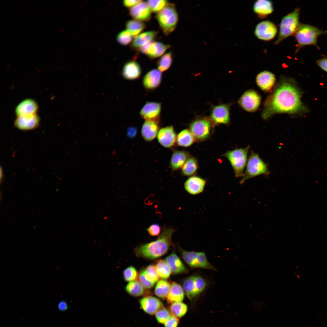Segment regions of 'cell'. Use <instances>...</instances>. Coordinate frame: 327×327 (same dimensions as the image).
<instances>
[{"label":"cell","mask_w":327,"mask_h":327,"mask_svg":"<svg viewBox=\"0 0 327 327\" xmlns=\"http://www.w3.org/2000/svg\"><path fill=\"white\" fill-rule=\"evenodd\" d=\"M301 97L300 91L293 80L282 79L265 101L262 117L267 120L275 114L298 112L303 107Z\"/></svg>","instance_id":"1"},{"label":"cell","mask_w":327,"mask_h":327,"mask_svg":"<svg viewBox=\"0 0 327 327\" xmlns=\"http://www.w3.org/2000/svg\"><path fill=\"white\" fill-rule=\"evenodd\" d=\"M175 231L172 228H164L157 239L137 247L135 250L136 255L149 259L163 255L172 245L171 238Z\"/></svg>","instance_id":"2"},{"label":"cell","mask_w":327,"mask_h":327,"mask_svg":"<svg viewBox=\"0 0 327 327\" xmlns=\"http://www.w3.org/2000/svg\"><path fill=\"white\" fill-rule=\"evenodd\" d=\"M267 165L257 153L251 151L248 159L245 171L240 183H243L246 181L253 177L262 175L269 174Z\"/></svg>","instance_id":"3"},{"label":"cell","mask_w":327,"mask_h":327,"mask_svg":"<svg viewBox=\"0 0 327 327\" xmlns=\"http://www.w3.org/2000/svg\"><path fill=\"white\" fill-rule=\"evenodd\" d=\"M156 18L165 35L169 34L175 29L178 20L175 5L168 3L157 13Z\"/></svg>","instance_id":"4"},{"label":"cell","mask_w":327,"mask_h":327,"mask_svg":"<svg viewBox=\"0 0 327 327\" xmlns=\"http://www.w3.org/2000/svg\"><path fill=\"white\" fill-rule=\"evenodd\" d=\"M299 14V9L296 8L282 18L280 25L279 35L275 44L277 45L287 37L294 35L300 24Z\"/></svg>","instance_id":"5"},{"label":"cell","mask_w":327,"mask_h":327,"mask_svg":"<svg viewBox=\"0 0 327 327\" xmlns=\"http://www.w3.org/2000/svg\"><path fill=\"white\" fill-rule=\"evenodd\" d=\"M250 148L248 145L243 148H236L229 150L222 156L230 161L234 171L235 177H243L247 161V156Z\"/></svg>","instance_id":"6"},{"label":"cell","mask_w":327,"mask_h":327,"mask_svg":"<svg viewBox=\"0 0 327 327\" xmlns=\"http://www.w3.org/2000/svg\"><path fill=\"white\" fill-rule=\"evenodd\" d=\"M326 32L311 25L300 24L294 34L298 44L297 50L304 46L316 45L318 37Z\"/></svg>","instance_id":"7"},{"label":"cell","mask_w":327,"mask_h":327,"mask_svg":"<svg viewBox=\"0 0 327 327\" xmlns=\"http://www.w3.org/2000/svg\"><path fill=\"white\" fill-rule=\"evenodd\" d=\"M261 100V96L257 92L250 89L243 94L238 101V103L246 111L253 112L258 109Z\"/></svg>","instance_id":"8"},{"label":"cell","mask_w":327,"mask_h":327,"mask_svg":"<svg viewBox=\"0 0 327 327\" xmlns=\"http://www.w3.org/2000/svg\"><path fill=\"white\" fill-rule=\"evenodd\" d=\"M190 131L195 140H204L209 137L211 129L210 121L206 119H200L193 121L190 126Z\"/></svg>","instance_id":"9"},{"label":"cell","mask_w":327,"mask_h":327,"mask_svg":"<svg viewBox=\"0 0 327 327\" xmlns=\"http://www.w3.org/2000/svg\"><path fill=\"white\" fill-rule=\"evenodd\" d=\"M277 32L276 25L268 21H263L258 24L254 31L255 34L258 38L265 41L273 39Z\"/></svg>","instance_id":"10"},{"label":"cell","mask_w":327,"mask_h":327,"mask_svg":"<svg viewBox=\"0 0 327 327\" xmlns=\"http://www.w3.org/2000/svg\"><path fill=\"white\" fill-rule=\"evenodd\" d=\"M177 137L172 126L162 128L159 130L157 135L159 143L165 148L173 147L176 141Z\"/></svg>","instance_id":"11"},{"label":"cell","mask_w":327,"mask_h":327,"mask_svg":"<svg viewBox=\"0 0 327 327\" xmlns=\"http://www.w3.org/2000/svg\"><path fill=\"white\" fill-rule=\"evenodd\" d=\"M161 110V104L156 102H147L141 110L140 114L146 120L158 122Z\"/></svg>","instance_id":"12"},{"label":"cell","mask_w":327,"mask_h":327,"mask_svg":"<svg viewBox=\"0 0 327 327\" xmlns=\"http://www.w3.org/2000/svg\"><path fill=\"white\" fill-rule=\"evenodd\" d=\"M151 12L147 2L143 1L129 10L130 16L135 20L141 21H148L151 18Z\"/></svg>","instance_id":"13"},{"label":"cell","mask_w":327,"mask_h":327,"mask_svg":"<svg viewBox=\"0 0 327 327\" xmlns=\"http://www.w3.org/2000/svg\"><path fill=\"white\" fill-rule=\"evenodd\" d=\"M141 308L146 313L153 315L164 307L162 302L158 299L152 296H147L141 299L140 302Z\"/></svg>","instance_id":"14"},{"label":"cell","mask_w":327,"mask_h":327,"mask_svg":"<svg viewBox=\"0 0 327 327\" xmlns=\"http://www.w3.org/2000/svg\"><path fill=\"white\" fill-rule=\"evenodd\" d=\"M206 183L205 180L203 178L197 176H192L185 181L184 187L189 193L197 195L203 192Z\"/></svg>","instance_id":"15"},{"label":"cell","mask_w":327,"mask_h":327,"mask_svg":"<svg viewBox=\"0 0 327 327\" xmlns=\"http://www.w3.org/2000/svg\"><path fill=\"white\" fill-rule=\"evenodd\" d=\"M39 122V117L36 114L17 117L15 125L20 130H30L36 128L38 125Z\"/></svg>","instance_id":"16"},{"label":"cell","mask_w":327,"mask_h":327,"mask_svg":"<svg viewBox=\"0 0 327 327\" xmlns=\"http://www.w3.org/2000/svg\"><path fill=\"white\" fill-rule=\"evenodd\" d=\"M211 118L215 124H228L230 121L229 107L225 104L215 106L212 110Z\"/></svg>","instance_id":"17"},{"label":"cell","mask_w":327,"mask_h":327,"mask_svg":"<svg viewBox=\"0 0 327 327\" xmlns=\"http://www.w3.org/2000/svg\"><path fill=\"white\" fill-rule=\"evenodd\" d=\"M276 80L275 75L268 71L261 72L257 75L256 78L257 85L265 92L269 91L273 87Z\"/></svg>","instance_id":"18"},{"label":"cell","mask_w":327,"mask_h":327,"mask_svg":"<svg viewBox=\"0 0 327 327\" xmlns=\"http://www.w3.org/2000/svg\"><path fill=\"white\" fill-rule=\"evenodd\" d=\"M38 105L33 100L27 99L21 102L15 109L17 117L33 115L36 114Z\"/></svg>","instance_id":"19"},{"label":"cell","mask_w":327,"mask_h":327,"mask_svg":"<svg viewBox=\"0 0 327 327\" xmlns=\"http://www.w3.org/2000/svg\"><path fill=\"white\" fill-rule=\"evenodd\" d=\"M162 73L157 69L152 70L147 72L144 77L143 83L147 89L154 90L160 84L162 79Z\"/></svg>","instance_id":"20"},{"label":"cell","mask_w":327,"mask_h":327,"mask_svg":"<svg viewBox=\"0 0 327 327\" xmlns=\"http://www.w3.org/2000/svg\"><path fill=\"white\" fill-rule=\"evenodd\" d=\"M158 122L151 120H146L144 122L141 128V134L145 141H150L156 138L159 131Z\"/></svg>","instance_id":"21"},{"label":"cell","mask_w":327,"mask_h":327,"mask_svg":"<svg viewBox=\"0 0 327 327\" xmlns=\"http://www.w3.org/2000/svg\"><path fill=\"white\" fill-rule=\"evenodd\" d=\"M141 73L140 67L134 61H130L124 65L122 71L124 77L128 80H134L140 77Z\"/></svg>","instance_id":"22"},{"label":"cell","mask_w":327,"mask_h":327,"mask_svg":"<svg viewBox=\"0 0 327 327\" xmlns=\"http://www.w3.org/2000/svg\"><path fill=\"white\" fill-rule=\"evenodd\" d=\"M189 153L184 150H176L173 153L170 166L171 170L176 171L181 168L190 157Z\"/></svg>","instance_id":"23"},{"label":"cell","mask_w":327,"mask_h":327,"mask_svg":"<svg viewBox=\"0 0 327 327\" xmlns=\"http://www.w3.org/2000/svg\"><path fill=\"white\" fill-rule=\"evenodd\" d=\"M165 260L170 267L171 272L174 274L186 273L187 270L178 256L172 253L167 256Z\"/></svg>","instance_id":"24"},{"label":"cell","mask_w":327,"mask_h":327,"mask_svg":"<svg viewBox=\"0 0 327 327\" xmlns=\"http://www.w3.org/2000/svg\"><path fill=\"white\" fill-rule=\"evenodd\" d=\"M253 10L259 18H264L273 10L272 2L268 0H258L254 3Z\"/></svg>","instance_id":"25"},{"label":"cell","mask_w":327,"mask_h":327,"mask_svg":"<svg viewBox=\"0 0 327 327\" xmlns=\"http://www.w3.org/2000/svg\"><path fill=\"white\" fill-rule=\"evenodd\" d=\"M157 32L150 31L140 34L134 40L131 45V48L134 50H138L148 42L153 40L157 36Z\"/></svg>","instance_id":"26"},{"label":"cell","mask_w":327,"mask_h":327,"mask_svg":"<svg viewBox=\"0 0 327 327\" xmlns=\"http://www.w3.org/2000/svg\"><path fill=\"white\" fill-rule=\"evenodd\" d=\"M170 47L169 45L160 42H154L153 40L149 46L146 54L150 59L155 58L163 55Z\"/></svg>","instance_id":"27"},{"label":"cell","mask_w":327,"mask_h":327,"mask_svg":"<svg viewBox=\"0 0 327 327\" xmlns=\"http://www.w3.org/2000/svg\"><path fill=\"white\" fill-rule=\"evenodd\" d=\"M183 288L178 283L173 282L171 284L169 292L167 297L168 303L172 304L176 302H181L184 297Z\"/></svg>","instance_id":"28"},{"label":"cell","mask_w":327,"mask_h":327,"mask_svg":"<svg viewBox=\"0 0 327 327\" xmlns=\"http://www.w3.org/2000/svg\"><path fill=\"white\" fill-rule=\"evenodd\" d=\"M195 140L190 131L185 129L182 130L177 135L176 142L178 146L187 147L192 145Z\"/></svg>","instance_id":"29"},{"label":"cell","mask_w":327,"mask_h":327,"mask_svg":"<svg viewBox=\"0 0 327 327\" xmlns=\"http://www.w3.org/2000/svg\"><path fill=\"white\" fill-rule=\"evenodd\" d=\"M198 162L196 159L190 157L181 168V172L184 176L189 177L193 176L197 171Z\"/></svg>","instance_id":"30"},{"label":"cell","mask_w":327,"mask_h":327,"mask_svg":"<svg viewBox=\"0 0 327 327\" xmlns=\"http://www.w3.org/2000/svg\"><path fill=\"white\" fill-rule=\"evenodd\" d=\"M171 285L167 280L162 279L157 283L154 290L155 295L162 299L167 298L169 292Z\"/></svg>","instance_id":"31"},{"label":"cell","mask_w":327,"mask_h":327,"mask_svg":"<svg viewBox=\"0 0 327 327\" xmlns=\"http://www.w3.org/2000/svg\"><path fill=\"white\" fill-rule=\"evenodd\" d=\"M127 30L134 37L136 38L144 29L145 25L141 21L136 20H130L126 24Z\"/></svg>","instance_id":"32"},{"label":"cell","mask_w":327,"mask_h":327,"mask_svg":"<svg viewBox=\"0 0 327 327\" xmlns=\"http://www.w3.org/2000/svg\"><path fill=\"white\" fill-rule=\"evenodd\" d=\"M140 282L137 280L129 282L126 286V291L130 295L139 297L143 295L145 290Z\"/></svg>","instance_id":"33"},{"label":"cell","mask_w":327,"mask_h":327,"mask_svg":"<svg viewBox=\"0 0 327 327\" xmlns=\"http://www.w3.org/2000/svg\"><path fill=\"white\" fill-rule=\"evenodd\" d=\"M195 276H190L185 279L183 283V288L190 299L195 297L197 294L195 286Z\"/></svg>","instance_id":"34"},{"label":"cell","mask_w":327,"mask_h":327,"mask_svg":"<svg viewBox=\"0 0 327 327\" xmlns=\"http://www.w3.org/2000/svg\"><path fill=\"white\" fill-rule=\"evenodd\" d=\"M155 266L159 277L164 279L169 278L171 273L170 267L165 260H159L156 264Z\"/></svg>","instance_id":"35"},{"label":"cell","mask_w":327,"mask_h":327,"mask_svg":"<svg viewBox=\"0 0 327 327\" xmlns=\"http://www.w3.org/2000/svg\"><path fill=\"white\" fill-rule=\"evenodd\" d=\"M187 307L185 303L181 302H176L171 304L169 310L171 315L178 318L184 315L187 312Z\"/></svg>","instance_id":"36"},{"label":"cell","mask_w":327,"mask_h":327,"mask_svg":"<svg viewBox=\"0 0 327 327\" xmlns=\"http://www.w3.org/2000/svg\"><path fill=\"white\" fill-rule=\"evenodd\" d=\"M173 61L172 54L168 52L164 54L157 62L158 69L164 72L167 70L171 66Z\"/></svg>","instance_id":"37"},{"label":"cell","mask_w":327,"mask_h":327,"mask_svg":"<svg viewBox=\"0 0 327 327\" xmlns=\"http://www.w3.org/2000/svg\"><path fill=\"white\" fill-rule=\"evenodd\" d=\"M181 254L184 260L189 266L192 268H197L198 252L183 250Z\"/></svg>","instance_id":"38"},{"label":"cell","mask_w":327,"mask_h":327,"mask_svg":"<svg viewBox=\"0 0 327 327\" xmlns=\"http://www.w3.org/2000/svg\"><path fill=\"white\" fill-rule=\"evenodd\" d=\"M145 278L148 281L155 283L159 280L155 266L150 265L142 270Z\"/></svg>","instance_id":"39"},{"label":"cell","mask_w":327,"mask_h":327,"mask_svg":"<svg viewBox=\"0 0 327 327\" xmlns=\"http://www.w3.org/2000/svg\"><path fill=\"white\" fill-rule=\"evenodd\" d=\"M147 3L151 12L158 13L168 3V1L166 0H147Z\"/></svg>","instance_id":"40"},{"label":"cell","mask_w":327,"mask_h":327,"mask_svg":"<svg viewBox=\"0 0 327 327\" xmlns=\"http://www.w3.org/2000/svg\"><path fill=\"white\" fill-rule=\"evenodd\" d=\"M197 268L216 270L213 266L209 262L205 253L203 252H198Z\"/></svg>","instance_id":"41"},{"label":"cell","mask_w":327,"mask_h":327,"mask_svg":"<svg viewBox=\"0 0 327 327\" xmlns=\"http://www.w3.org/2000/svg\"><path fill=\"white\" fill-rule=\"evenodd\" d=\"M133 36L128 31H123L120 32L117 37V40L120 44L123 45H127L132 41Z\"/></svg>","instance_id":"42"},{"label":"cell","mask_w":327,"mask_h":327,"mask_svg":"<svg viewBox=\"0 0 327 327\" xmlns=\"http://www.w3.org/2000/svg\"><path fill=\"white\" fill-rule=\"evenodd\" d=\"M171 316L169 310L164 307L159 310L155 314L157 321L162 324H164Z\"/></svg>","instance_id":"43"},{"label":"cell","mask_w":327,"mask_h":327,"mask_svg":"<svg viewBox=\"0 0 327 327\" xmlns=\"http://www.w3.org/2000/svg\"><path fill=\"white\" fill-rule=\"evenodd\" d=\"M123 274L124 279L127 282H130L135 280L138 276L137 271L132 266L126 268L124 270Z\"/></svg>","instance_id":"44"},{"label":"cell","mask_w":327,"mask_h":327,"mask_svg":"<svg viewBox=\"0 0 327 327\" xmlns=\"http://www.w3.org/2000/svg\"><path fill=\"white\" fill-rule=\"evenodd\" d=\"M195 286L197 295L201 293L205 289L206 283L204 279L199 276H195Z\"/></svg>","instance_id":"45"},{"label":"cell","mask_w":327,"mask_h":327,"mask_svg":"<svg viewBox=\"0 0 327 327\" xmlns=\"http://www.w3.org/2000/svg\"><path fill=\"white\" fill-rule=\"evenodd\" d=\"M139 282L144 288L150 289L153 287L155 283L147 280L145 277L142 270L140 272L139 275Z\"/></svg>","instance_id":"46"},{"label":"cell","mask_w":327,"mask_h":327,"mask_svg":"<svg viewBox=\"0 0 327 327\" xmlns=\"http://www.w3.org/2000/svg\"><path fill=\"white\" fill-rule=\"evenodd\" d=\"M150 235L153 236H157L160 233L161 228L159 225L154 223L150 225L147 229Z\"/></svg>","instance_id":"47"},{"label":"cell","mask_w":327,"mask_h":327,"mask_svg":"<svg viewBox=\"0 0 327 327\" xmlns=\"http://www.w3.org/2000/svg\"><path fill=\"white\" fill-rule=\"evenodd\" d=\"M179 322V320L178 318L171 315L164 324L165 327H177Z\"/></svg>","instance_id":"48"},{"label":"cell","mask_w":327,"mask_h":327,"mask_svg":"<svg viewBox=\"0 0 327 327\" xmlns=\"http://www.w3.org/2000/svg\"><path fill=\"white\" fill-rule=\"evenodd\" d=\"M137 130L136 127L131 126L127 129L126 132V135L128 138H133L135 137L137 134Z\"/></svg>","instance_id":"49"},{"label":"cell","mask_w":327,"mask_h":327,"mask_svg":"<svg viewBox=\"0 0 327 327\" xmlns=\"http://www.w3.org/2000/svg\"><path fill=\"white\" fill-rule=\"evenodd\" d=\"M142 1V0H125L123 1V3L125 7L127 8H131Z\"/></svg>","instance_id":"50"},{"label":"cell","mask_w":327,"mask_h":327,"mask_svg":"<svg viewBox=\"0 0 327 327\" xmlns=\"http://www.w3.org/2000/svg\"><path fill=\"white\" fill-rule=\"evenodd\" d=\"M316 63L321 69L327 72V58L319 59L317 61Z\"/></svg>","instance_id":"51"},{"label":"cell","mask_w":327,"mask_h":327,"mask_svg":"<svg viewBox=\"0 0 327 327\" xmlns=\"http://www.w3.org/2000/svg\"><path fill=\"white\" fill-rule=\"evenodd\" d=\"M58 309L61 311H64L68 309V305L67 303L64 301H61L58 304Z\"/></svg>","instance_id":"52"},{"label":"cell","mask_w":327,"mask_h":327,"mask_svg":"<svg viewBox=\"0 0 327 327\" xmlns=\"http://www.w3.org/2000/svg\"><path fill=\"white\" fill-rule=\"evenodd\" d=\"M54 8V7H51V8H50V10H51V9H52V8Z\"/></svg>","instance_id":"53"},{"label":"cell","mask_w":327,"mask_h":327,"mask_svg":"<svg viewBox=\"0 0 327 327\" xmlns=\"http://www.w3.org/2000/svg\"><path fill=\"white\" fill-rule=\"evenodd\" d=\"M30 8H31V7L29 8H28V9H27V11H29V10H30Z\"/></svg>","instance_id":"54"},{"label":"cell","mask_w":327,"mask_h":327,"mask_svg":"<svg viewBox=\"0 0 327 327\" xmlns=\"http://www.w3.org/2000/svg\"><path fill=\"white\" fill-rule=\"evenodd\" d=\"M43 12H42L41 13H40V15H42V14H43Z\"/></svg>","instance_id":"55"},{"label":"cell","mask_w":327,"mask_h":327,"mask_svg":"<svg viewBox=\"0 0 327 327\" xmlns=\"http://www.w3.org/2000/svg\"><path fill=\"white\" fill-rule=\"evenodd\" d=\"M30 0H28V1H27V2H30Z\"/></svg>","instance_id":"56"},{"label":"cell","mask_w":327,"mask_h":327,"mask_svg":"<svg viewBox=\"0 0 327 327\" xmlns=\"http://www.w3.org/2000/svg\"><path fill=\"white\" fill-rule=\"evenodd\" d=\"M11 46V45L8 48V49H9L10 48Z\"/></svg>","instance_id":"57"},{"label":"cell","mask_w":327,"mask_h":327,"mask_svg":"<svg viewBox=\"0 0 327 327\" xmlns=\"http://www.w3.org/2000/svg\"><path fill=\"white\" fill-rule=\"evenodd\" d=\"M2 6H0V9H1V8H2Z\"/></svg>","instance_id":"58"},{"label":"cell","mask_w":327,"mask_h":327,"mask_svg":"<svg viewBox=\"0 0 327 327\" xmlns=\"http://www.w3.org/2000/svg\"><path fill=\"white\" fill-rule=\"evenodd\" d=\"M40 55H39V56H38V57H40Z\"/></svg>","instance_id":"59"}]
</instances>
